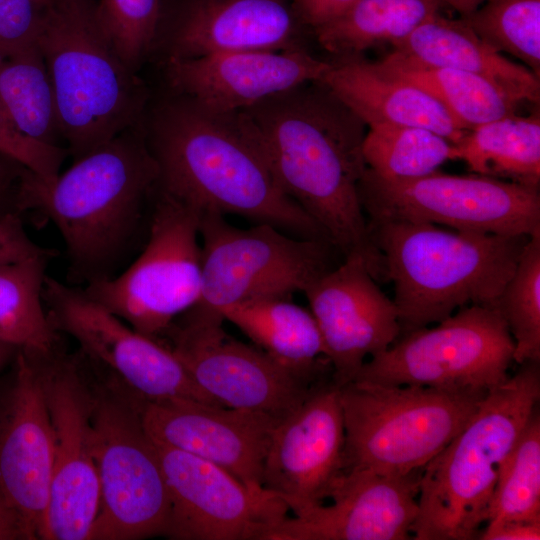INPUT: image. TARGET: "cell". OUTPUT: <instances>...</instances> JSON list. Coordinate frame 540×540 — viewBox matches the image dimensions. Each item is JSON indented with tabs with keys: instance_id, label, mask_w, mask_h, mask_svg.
<instances>
[{
	"instance_id": "obj_1",
	"label": "cell",
	"mask_w": 540,
	"mask_h": 540,
	"mask_svg": "<svg viewBox=\"0 0 540 540\" xmlns=\"http://www.w3.org/2000/svg\"><path fill=\"white\" fill-rule=\"evenodd\" d=\"M260 140L286 194L344 258H362L387 282L359 197L366 170L365 124L321 82H309L239 111Z\"/></svg>"
},
{
	"instance_id": "obj_2",
	"label": "cell",
	"mask_w": 540,
	"mask_h": 540,
	"mask_svg": "<svg viewBox=\"0 0 540 540\" xmlns=\"http://www.w3.org/2000/svg\"><path fill=\"white\" fill-rule=\"evenodd\" d=\"M141 124L159 191L200 214L236 215L297 237L328 240L286 194L240 112L210 110L174 93Z\"/></svg>"
},
{
	"instance_id": "obj_3",
	"label": "cell",
	"mask_w": 540,
	"mask_h": 540,
	"mask_svg": "<svg viewBox=\"0 0 540 540\" xmlns=\"http://www.w3.org/2000/svg\"><path fill=\"white\" fill-rule=\"evenodd\" d=\"M158 168L141 122L74 161L51 181L27 169L17 211L50 220L65 244L69 279L85 284L110 278L134 245Z\"/></svg>"
},
{
	"instance_id": "obj_4",
	"label": "cell",
	"mask_w": 540,
	"mask_h": 540,
	"mask_svg": "<svg viewBox=\"0 0 540 540\" xmlns=\"http://www.w3.org/2000/svg\"><path fill=\"white\" fill-rule=\"evenodd\" d=\"M367 222L394 284L400 335L438 323L468 303L495 307L530 237L417 221Z\"/></svg>"
},
{
	"instance_id": "obj_5",
	"label": "cell",
	"mask_w": 540,
	"mask_h": 540,
	"mask_svg": "<svg viewBox=\"0 0 540 540\" xmlns=\"http://www.w3.org/2000/svg\"><path fill=\"white\" fill-rule=\"evenodd\" d=\"M539 399V362L522 364L486 394L469 422L422 469L412 539L478 538L500 466Z\"/></svg>"
},
{
	"instance_id": "obj_6",
	"label": "cell",
	"mask_w": 540,
	"mask_h": 540,
	"mask_svg": "<svg viewBox=\"0 0 540 540\" xmlns=\"http://www.w3.org/2000/svg\"><path fill=\"white\" fill-rule=\"evenodd\" d=\"M93 0H50L37 36L74 161L139 124L145 86L101 30Z\"/></svg>"
},
{
	"instance_id": "obj_7",
	"label": "cell",
	"mask_w": 540,
	"mask_h": 540,
	"mask_svg": "<svg viewBox=\"0 0 540 540\" xmlns=\"http://www.w3.org/2000/svg\"><path fill=\"white\" fill-rule=\"evenodd\" d=\"M487 393L351 381L340 387L343 471L422 470L469 422Z\"/></svg>"
},
{
	"instance_id": "obj_8",
	"label": "cell",
	"mask_w": 540,
	"mask_h": 540,
	"mask_svg": "<svg viewBox=\"0 0 540 540\" xmlns=\"http://www.w3.org/2000/svg\"><path fill=\"white\" fill-rule=\"evenodd\" d=\"M202 286L196 305L183 317L223 322V313L242 302L290 297L333 268L326 239L301 238L270 224L249 228L224 215H200Z\"/></svg>"
},
{
	"instance_id": "obj_9",
	"label": "cell",
	"mask_w": 540,
	"mask_h": 540,
	"mask_svg": "<svg viewBox=\"0 0 540 540\" xmlns=\"http://www.w3.org/2000/svg\"><path fill=\"white\" fill-rule=\"evenodd\" d=\"M93 382L100 505L89 540L163 536L170 499L154 442L143 425L141 399L113 384Z\"/></svg>"
},
{
	"instance_id": "obj_10",
	"label": "cell",
	"mask_w": 540,
	"mask_h": 540,
	"mask_svg": "<svg viewBox=\"0 0 540 540\" xmlns=\"http://www.w3.org/2000/svg\"><path fill=\"white\" fill-rule=\"evenodd\" d=\"M200 215L157 189L141 253L123 272L83 290L137 332L165 334L200 298Z\"/></svg>"
},
{
	"instance_id": "obj_11",
	"label": "cell",
	"mask_w": 540,
	"mask_h": 540,
	"mask_svg": "<svg viewBox=\"0 0 540 540\" xmlns=\"http://www.w3.org/2000/svg\"><path fill=\"white\" fill-rule=\"evenodd\" d=\"M514 341L495 307H461L435 327L402 334L353 381L488 393L504 383Z\"/></svg>"
},
{
	"instance_id": "obj_12",
	"label": "cell",
	"mask_w": 540,
	"mask_h": 540,
	"mask_svg": "<svg viewBox=\"0 0 540 540\" xmlns=\"http://www.w3.org/2000/svg\"><path fill=\"white\" fill-rule=\"evenodd\" d=\"M367 221H417L506 236L540 231L539 189L478 174L393 180L367 169L358 185Z\"/></svg>"
},
{
	"instance_id": "obj_13",
	"label": "cell",
	"mask_w": 540,
	"mask_h": 540,
	"mask_svg": "<svg viewBox=\"0 0 540 540\" xmlns=\"http://www.w3.org/2000/svg\"><path fill=\"white\" fill-rule=\"evenodd\" d=\"M43 301L55 330L78 342L90 366L106 374L103 381L144 401L190 400L222 406L196 385L168 346L134 330L83 288L47 275Z\"/></svg>"
},
{
	"instance_id": "obj_14",
	"label": "cell",
	"mask_w": 540,
	"mask_h": 540,
	"mask_svg": "<svg viewBox=\"0 0 540 540\" xmlns=\"http://www.w3.org/2000/svg\"><path fill=\"white\" fill-rule=\"evenodd\" d=\"M53 445L44 540H89L100 505L93 452L94 385L85 359L38 354Z\"/></svg>"
},
{
	"instance_id": "obj_15",
	"label": "cell",
	"mask_w": 540,
	"mask_h": 540,
	"mask_svg": "<svg viewBox=\"0 0 540 540\" xmlns=\"http://www.w3.org/2000/svg\"><path fill=\"white\" fill-rule=\"evenodd\" d=\"M222 323L183 318L166 332L193 381L220 405L282 420L321 384L231 338Z\"/></svg>"
},
{
	"instance_id": "obj_16",
	"label": "cell",
	"mask_w": 540,
	"mask_h": 540,
	"mask_svg": "<svg viewBox=\"0 0 540 540\" xmlns=\"http://www.w3.org/2000/svg\"><path fill=\"white\" fill-rule=\"evenodd\" d=\"M170 512L163 536L178 540H263L287 517L286 503L222 467L152 439Z\"/></svg>"
},
{
	"instance_id": "obj_17",
	"label": "cell",
	"mask_w": 540,
	"mask_h": 540,
	"mask_svg": "<svg viewBox=\"0 0 540 540\" xmlns=\"http://www.w3.org/2000/svg\"><path fill=\"white\" fill-rule=\"evenodd\" d=\"M52 429L38 354L18 349L0 395V489L29 540L44 539L52 478Z\"/></svg>"
},
{
	"instance_id": "obj_18",
	"label": "cell",
	"mask_w": 540,
	"mask_h": 540,
	"mask_svg": "<svg viewBox=\"0 0 540 540\" xmlns=\"http://www.w3.org/2000/svg\"><path fill=\"white\" fill-rule=\"evenodd\" d=\"M345 429L340 386L321 383L274 427L262 487L297 514L323 503L343 473Z\"/></svg>"
},
{
	"instance_id": "obj_19",
	"label": "cell",
	"mask_w": 540,
	"mask_h": 540,
	"mask_svg": "<svg viewBox=\"0 0 540 540\" xmlns=\"http://www.w3.org/2000/svg\"><path fill=\"white\" fill-rule=\"evenodd\" d=\"M332 368L343 386L366 358L386 350L401 334L398 311L360 257L344 258L303 291Z\"/></svg>"
},
{
	"instance_id": "obj_20",
	"label": "cell",
	"mask_w": 540,
	"mask_h": 540,
	"mask_svg": "<svg viewBox=\"0 0 540 540\" xmlns=\"http://www.w3.org/2000/svg\"><path fill=\"white\" fill-rule=\"evenodd\" d=\"M421 474L343 471L330 491V505L321 503L285 517L263 540L411 539Z\"/></svg>"
},
{
	"instance_id": "obj_21",
	"label": "cell",
	"mask_w": 540,
	"mask_h": 540,
	"mask_svg": "<svg viewBox=\"0 0 540 540\" xmlns=\"http://www.w3.org/2000/svg\"><path fill=\"white\" fill-rule=\"evenodd\" d=\"M141 417L155 441L214 463L250 486L262 487L265 456L280 420L190 400H141Z\"/></svg>"
},
{
	"instance_id": "obj_22",
	"label": "cell",
	"mask_w": 540,
	"mask_h": 540,
	"mask_svg": "<svg viewBox=\"0 0 540 540\" xmlns=\"http://www.w3.org/2000/svg\"><path fill=\"white\" fill-rule=\"evenodd\" d=\"M331 67L301 50H244L167 60L176 94L218 112H239L299 85L321 81Z\"/></svg>"
},
{
	"instance_id": "obj_23",
	"label": "cell",
	"mask_w": 540,
	"mask_h": 540,
	"mask_svg": "<svg viewBox=\"0 0 540 540\" xmlns=\"http://www.w3.org/2000/svg\"><path fill=\"white\" fill-rule=\"evenodd\" d=\"M302 24L289 0H188L167 36V60L305 49Z\"/></svg>"
},
{
	"instance_id": "obj_24",
	"label": "cell",
	"mask_w": 540,
	"mask_h": 540,
	"mask_svg": "<svg viewBox=\"0 0 540 540\" xmlns=\"http://www.w3.org/2000/svg\"><path fill=\"white\" fill-rule=\"evenodd\" d=\"M364 124L416 126L458 143L469 131L423 88L358 57L331 62L320 81Z\"/></svg>"
},
{
	"instance_id": "obj_25",
	"label": "cell",
	"mask_w": 540,
	"mask_h": 540,
	"mask_svg": "<svg viewBox=\"0 0 540 540\" xmlns=\"http://www.w3.org/2000/svg\"><path fill=\"white\" fill-rule=\"evenodd\" d=\"M394 52L429 66L452 68L498 84L521 103L539 104L540 80L523 64L503 56L462 20L436 13L394 46Z\"/></svg>"
},
{
	"instance_id": "obj_26",
	"label": "cell",
	"mask_w": 540,
	"mask_h": 540,
	"mask_svg": "<svg viewBox=\"0 0 540 540\" xmlns=\"http://www.w3.org/2000/svg\"><path fill=\"white\" fill-rule=\"evenodd\" d=\"M257 348L297 372L318 376L322 339L310 312L290 297H267L239 303L223 313Z\"/></svg>"
},
{
	"instance_id": "obj_27",
	"label": "cell",
	"mask_w": 540,
	"mask_h": 540,
	"mask_svg": "<svg viewBox=\"0 0 540 540\" xmlns=\"http://www.w3.org/2000/svg\"><path fill=\"white\" fill-rule=\"evenodd\" d=\"M453 160L474 174L539 189V113L513 114L469 130L453 144Z\"/></svg>"
},
{
	"instance_id": "obj_28",
	"label": "cell",
	"mask_w": 540,
	"mask_h": 540,
	"mask_svg": "<svg viewBox=\"0 0 540 540\" xmlns=\"http://www.w3.org/2000/svg\"><path fill=\"white\" fill-rule=\"evenodd\" d=\"M376 63L426 90L467 130L516 114L521 104L498 84L473 73L420 64L394 51Z\"/></svg>"
},
{
	"instance_id": "obj_29",
	"label": "cell",
	"mask_w": 540,
	"mask_h": 540,
	"mask_svg": "<svg viewBox=\"0 0 540 540\" xmlns=\"http://www.w3.org/2000/svg\"><path fill=\"white\" fill-rule=\"evenodd\" d=\"M0 115L19 133L61 146L53 87L37 41L0 53Z\"/></svg>"
},
{
	"instance_id": "obj_30",
	"label": "cell",
	"mask_w": 540,
	"mask_h": 540,
	"mask_svg": "<svg viewBox=\"0 0 540 540\" xmlns=\"http://www.w3.org/2000/svg\"><path fill=\"white\" fill-rule=\"evenodd\" d=\"M439 9L435 0H356L314 33L329 53L358 57L378 44L395 46Z\"/></svg>"
},
{
	"instance_id": "obj_31",
	"label": "cell",
	"mask_w": 540,
	"mask_h": 540,
	"mask_svg": "<svg viewBox=\"0 0 540 540\" xmlns=\"http://www.w3.org/2000/svg\"><path fill=\"white\" fill-rule=\"evenodd\" d=\"M54 254L0 265V341L36 354L57 350V331L43 301L46 267Z\"/></svg>"
},
{
	"instance_id": "obj_32",
	"label": "cell",
	"mask_w": 540,
	"mask_h": 540,
	"mask_svg": "<svg viewBox=\"0 0 540 540\" xmlns=\"http://www.w3.org/2000/svg\"><path fill=\"white\" fill-rule=\"evenodd\" d=\"M362 153L375 175L408 180L434 173L453 160V143L422 127L375 125L364 136Z\"/></svg>"
},
{
	"instance_id": "obj_33",
	"label": "cell",
	"mask_w": 540,
	"mask_h": 540,
	"mask_svg": "<svg viewBox=\"0 0 540 540\" xmlns=\"http://www.w3.org/2000/svg\"><path fill=\"white\" fill-rule=\"evenodd\" d=\"M509 521H540L538 408L500 466L486 525Z\"/></svg>"
},
{
	"instance_id": "obj_34",
	"label": "cell",
	"mask_w": 540,
	"mask_h": 540,
	"mask_svg": "<svg viewBox=\"0 0 540 540\" xmlns=\"http://www.w3.org/2000/svg\"><path fill=\"white\" fill-rule=\"evenodd\" d=\"M495 307L514 341V362H540V231L525 243Z\"/></svg>"
},
{
	"instance_id": "obj_35",
	"label": "cell",
	"mask_w": 540,
	"mask_h": 540,
	"mask_svg": "<svg viewBox=\"0 0 540 540\" xmlns=\"http://www.w3.org/2000/svg\"><path fill=\"white\" fill-rule=\"evenodd\" d=\"M462 19L483 41L540 77V0H484Z\"/></svg>"
},
{
	"instance_id": "obj_36",
	"label": "cell",
	"mask_w": 540,
	"mask_h": 540,
	"mask_svg": "<svg viewBox=\"0 0 540 540\" xmlns=\"http://www.w3.org/2000/svg\"><path fill=\"white\" fill-rule=\"evenodd\" d=\"M95 14L119 58L137 72L156 42L160 0H100Z\"/></svg>"
},
{
	"instance_id": "obj_37",
	"label": "cell",
	"mask_w": 540,
	"mask_h": 540,
	"mask_svg": "<svg viewBox=\"0 0 540 540\" xmlns=\"http://www.w3.org/2000/svg\"><path fill=\"white\" fill-rule=\"evenodd\" d=\"M0 153L17 161L44 181H51L59 175L68 150L19 133L0 115Z\"/></svg>"
},
{
	"instance_id": "obj_38",
	"label": "cell",
	"mask_w": 540,
	"mask_h": 540,
	"mask_svg": "<svg viewBox=\"0 0 540 540\" xmlns=\"http://www.w3.org/2000/svg\"><path fill=\"white\" fill-rule=\"evenodd\" d=\"M50 0H0V53L37 41Z\"/></svg>"
},
{
	"instance_id": "obj_39",
	"label": "cell",
	"mask_w": 540,
	"mask_h": 540,
	"mask_svg": "<svg viewBox=\"0 0 540 540\" xmlns=\"http://www.w3.org/2000/svg\"><path fill=\"white\" fill-rule=\"evenodd\" d=\"M52 251L31 240L24 228L21 214L10 212L0 215V265Z\"/></svg>"
},
{
	"instance_id": "obj_40",
	"label": "cell",
	"mask_w": 540,
	"mask_h": 540,
	"mask_svg": "<svg viewBox=\"0 0 540 540\" xmlns=\"http://www.w3.org/2000/svg\"><path fill=\"white\" fill-rule=\"evenodd\" d=\"M26 167L0 153V215L17 211V198Z\"/></svg>"
},
{
	"instance_id": "obj_41",
	"label": "cell",
	"mask_w": 540,
	"mask_h": 540,
	"mask_svg": "<svg viewBox=\"0 0 540 540\" xmlns=\"http://www.w3.org/2000/svg\"><path fill=\"white\" fill-rule=\"evenodd\" d=\"M356 0H292L305 25L313 29L340 14Z\"/></svg>"
},
{
	"instance_id": "obj_42",
	"label": "cell",
	"mask_w": 540,
	"mask_h": 540,
	"mask_svg": "<svg viewBox=\"0 0 540 540\" xmlns=\"http://www.w3.org/2000/svg\"><path fill=\"white\" fill-rule=\"evenodd\" d=\"M481 540H539L540 521H509L486 525Z\"/></svg>"
},
{
	"instance_id": "obj_43",
	"label": "cell",
	"mask_w": 540,
	"mask_h": 540,
	"mask_svg": "<svg viewBox=\"0 0 540 540\" xmlns=\"http://www.w3.org/2000/svg\"><path fill=\"white\" fill-rule=\"evenodd\" d=\"M0 540H29L26 527L0 489Z\"/></svg>"
},
{
	"instance_id": "obj_44",
	"label": "cell",
	"mask_w": 540,
	"mask_h": 540,
	"mask_svg": "<svg viewBox=\"0 0 540 540\" xmlns=\"http://www.w3.org/2000/svg\"><path fill=\"white\" fill-rule=\"evenodd\" d=\"M439 7H449L456 11L460 18L466 17L476 10L484 0H435Z\"/></svg>"
},
{
	"instance_id": "obj_45",
	"label": "cell",
	"mask_w": 540,
	"mask_h": 540,
	"mask_svg": "<svg viewBox=\"0 0 540 540\" xmlns=\"http://www.w3.org/2000/svg\"><path fill=\"white\" fill-rule=\"evenodd\" d=\"M18 349L12 344L0 341V374L6 366L13 362Z\"/></svg>"
}]
</instances>
